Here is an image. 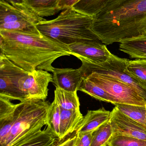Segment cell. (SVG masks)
Masks as SVG:
<instances>
[{
  "label": "cell",
  "mask_w": 146,
  "mask_h": 146,
  "mask_svg": "<svg viewBox=\"0 0 146 146\" xmlns=\"http://www.w3.org/2000/svg\"><path fill=\"white\" fill-rule=\"evenodd\" d=\"M78 91L90 95L100 101L111 103L115 105L117 103L105 90L85 78H83Z\"/></svg>",
  "instance_id": "obj_19"
},
{
  "label": "cell",
  "mask_w": 146,
  "mask_h": 146,
  "mask_svg": "<svg viewBox=\"0 0 146 146\" xmlns=\"http://www.w3.org/2000/svg\"><path fill=\"white\" fill-rule=\"evenodd\" d=\"M24 69L0 54V97L21 102L26 100L20 90L18 80Z\"/></svg>",
  "instance_id": "obj_8"
},
{
  "label": "cell",
  "mask_w": 146,
  "mask_h": 146,
  "mask_svg": "<svg viewBox=\"0 0 146 146\" xmlns=\"http://www.w3.org/2000/svg\"><path fill=\"white\" fill-rule=\"evenodd\" d=\"M11 101L0 97V146H4L14 123L16 104Z\"/></svg>",
  "instance_id": "obj_14"
},
{
  "label": "cell",
  "mask_w": 146,
  "mask_h": 146,
  "mask_svg": "<svg viewBox=\"0 0 146 146\" xmlns=\"http://www.w3.org/2000/svg\"><path fill=\"white\" fill-rule=\"evenodd\" d=\"M61 109V136L58 141L65 139L76 132L84 116L80 110H67Z\"/></svg>",
  "instance_id": "obj_16"
},
{
  "label": "cell",
  "mask_w": 146,
  "mask_h": 146,
  "mask_svg": "<svg viewBox=\"0 0 146 146\" xmlns=\"http://www.w3.org/2000/svg\"><path fill=\"white\" fill-rule=\"evenodd\" d=\"M146 36V28L145 30V33H144V36Z\"/></svg>",
  "instance_id": "obj_31"
},
{
  "label": "cell",
  "mask_w": 146,
  "mask_h": 146,
  "mask_svg": "<svg viewBox=\"0 0 146 146\" xmlns=\"http://www.w3.org/2000/svg\"><path fill=\"white\" fill-rule=\"evenodd\" d=\"M92 30L105 44L144 36L146 0H109L93 16Z\"/></svg>",
  "instance_id": "obj_2"
},
{
  "label": "cell",
  "mask_w": 146,
  "mask_h": 146,
  "mask_svg": "<svg viewBox=\"0 0 146 146\" xmlns=\"http://www.w3.org/2000/svg\"><path fill=\"white\" fill-rule=\"evenodd\" d=\"M87 78L105 90L115 100L117 104L146 106L145 100L128 85L110 76L92 72L87 75Z\"/></svg>",
  "instance_id": "obj_7"
},
{
  "label": "cell",
  "mask_w": 146,
  "mask_h": 146,
  "mask_svg": "<svg viewBox=\"0 0 146 146\" xmlns=\"http://www.w3.org/2000/svg\"><path fill=\"white\" fill-rule=\"evenodd\" d=\"M109 0H80L72 7L78 12L93 17L99 13Z\"/></svg>",
  "instance_id": "obj_22"
},
{
  "label": "cell",
  "mask_w": 146,
  "mask_h": 146,
  "mask_svg": "<svg viewBox=\"0 0 146 146\" xmlns=\"http://www.w3.org/2000/svg\"><path fill=\"white\" fill-rule=\"evenodd\" d=\"M77 139V135L75 133L61 141H58L55 146H76Z\"/></svg>",
  "instance_id": "obj_28"
},
{
  "label": "cell",
  "mask_w": 146,
  "mask_h": 146,
  "mask_svg": "<svg viewBox=\"0 0 146 146\" xmlns=\"http://www.w3.org/2000/svg\"><path fill=\"white\" fill-rule=\"evenodd\" d=\"M61 0H22V5L41 17H48L61 11Z\"/></svg>",
  "instance_id": "obj_15"
},
{
  "label": "cell",
  "mask_w": 146,
  "mask_h": 146,
  "mask_svg": "<svg viewBox=\"0 0 146 146\" xmlns=\"http://www.w3.org/2000/svg\"><path fill=\"white\" fill-rule=\"evenodd\" d=\"M57 139H58L47 127L15 146H52Z\"/></svg>",
  "instance_id": "obj_20"
},
{
  "label": "cell",
  "mask_w": 146,
  "mask_h": 146,
  "mask_svg": "<svg viewBox=\"0 0 146 146\" xmlns=\"http://www.w3.org/2000/svg\"><path fill=\"white\" fill-rule=\"evenodd\" d=\"M113 135V129L110 120L93 132L90 146H108Z\"/></svg>",
  "instance_id": "obj_23"
},
{
  "label": "cell",
  "mask_w": 146,
  "mask_h": 146,
  "mask_svg": "<svg viewBox=\"0 0 146 146\" xmlns=\"http://www.w3.org/2000/svg\"><path fill=\"white\" fill-rule=\"evenodd\" d=\"M110 122L113 135H126L146 141V128L122 113L115 106Z\"/></svg>",
  "instance_id": "obj_10"
},
{
  "label": "cell",
  "mask_w": 146,
  "mask_h": 146,
  "mask_svg": "<svg viewBox=\"0 0 146 146\" xmlns=\"http://www.w3.org/2000/svg\"><path fill=\"white\" fill-rule=\"evenodd\" d=\"M119 50L127 54L132 58L146 59V36L121 42Z\"/></svg>",
  "instance_id": "obj_17"
},
{
  "label": "cell",
  "mask_w": 146,
  "mask_h": 146,
  "mask_svg": "<svg viewBox=\"0 0 146 146\" xmlns=\"http://www.w3.org/2000/svg\"><path fill=\"white\" fill-rule=\"evenodd\" d=\"M77 92H70L56 87L54 101L63 110H80V104Z\"/></svg>",
  "instance_id": "obj_18"
},
{
  "label": "cell",
  "mask_w": 146,
  "mask_h": 146,
  "mask_svg": "<svg viewBox=\"0 0 146 146\" xmlns=\"http://www.w3.org/2000/svg\"><path fill=\"white\" fill-rule=\"evenodd\" d=\"M7 2L14 5H22V0H4Z\"/></svg>",
  "instance_id": "obj_30"
},
{
  "label": "cell",
  "mask_w": 146,
  "mask_h": 146,
  "mask_svg": "<svg viewBox=\"0 0 146 146\" xmlns=\"http://www.w3.org/2000/svg\"><path fill=\"white\" fill-rule=\"evenodd\" d=\"M53 83L55 87L70 92L79 90L84 78L81 68H54L53 72Z\"/></svg>",
  "instance_id": "obj_12"
},
{
  "label": "cell",
  "mask_w": 146,
  "mask_h": 146,
  "mask_svg": "<svg viewBox=\"0 0 146 146\" xmlns=\"http://www.w3.org/2000/svg\"><path fill=\"white\" fill-rule=\"evenodd\" d=\"M108 146H146V141L126 135H113Z\"/></svg>",
  "instance_id": "obj_26"
},
{
  "label": "cell",
  "mask_w": 146,
  "mask_h": 146,
  "mask_svg": "<svg viewBox=\"0 0 146 146\" xmlns=\"http://www.w3.org/2000/svg\"><path fill=\"white\" fill-rule=\"evenodd\" d=\"M115 106L122 113L146 128V106L117 104Z\"/></svg>",
  "instance_id": "obj_21"
},
{
  "label": "cell",
  "mask_w": 146,
  "mask_h": 146,
  "mask_svg": "<svg viewBox=\"0 0 146 146\" xmlns=\"http://www.w3.org/2000/svg\"><path fill=\"white\" fill-rule=\"evenodd\" d=\"M72 55L82 57L94 63L106 61L112 54L101 41L75 43L68 45Z\"/></svg>",
  "instance_id": "obj_11"
},
{
  "label": "cell",
  "mask_w": 146,
  "mask_h": 146,
  "mask_svg": "<svg viewBox=\"0 0 146 146\" xmlns=\"http://www.w3.org/2000/svg\"><path fill=\"white\" fill-rule=\"evenodd\" d=\"M80 0H61V7L62 10L72 7Z\"/></svg>",
  "instance_id": "obj_29"
},
{
  "label": "cell",
  "mask_w": 146,
  "mask_h": 146,
  "mask_svg": "<svg viewBox=\"0 0 146 146\" xmlns=\"http://www.w3.org/2000/svg\"><path fill=\"white\" fill-rule=\"evenodd\" d=\"M51 104L48 101L30 99L16 104L14 123L4 146H15L41 131L47 124Z\"/></svg>",
  "instance_id": "obj_4"
},
{
  "label": "cell",
  "mask_w": 146,
  "mask_h": 146,
  "mask_svg": "<svg viewBox=\"0 0 146 146\" xmlns=\"http://www.w3.org/2000/svg\"><path fill=\"white\" fill-rule=\"evenodd\" d=\"M93 17L67 9L57 18L37 24L40 33L58 42L68 45L77 42L100 41L92 30Z\"/></svg>",
  "instance_id": "obj_3"
},
{
  "label": "cell",
  "mask_w": 146,
  "mask_h": 146,
  "mask_svg": "<svg viewBox=\"0 0 146 146\" xmlns=\"http://www.w3.org/2000/svg\"><path fill=\"white\" fill-rule=\"evenodd\" d=\"M61 109L55 101L51 104L47 115V127L59 140L61 136Z\"/></svg>",
  "instance_id": "obj_24"
},
{
  "label": "cell",
  "mask_w": 146,
  "mask_h": 146,
  "mask_svg": "<svg viewBox=\"0 0 146 146\" xmlns=\"http://www.w3.org/2000/svg\"><path fill=\"white\" fill-rule=\"evenodd\" d=\"M82 62L81 68L84 77L90 73L95 72L110 76L134 89L146 102V85L125 71L128 60L112 54L106 61L97 63L78 56Z\"/></svg>",
  "instance_id": "obj_5"
},
{
  "label": "cell",
  "mask_w": 146,
  "mask_h": 146,
  "mask_svg": "<svg viewBox=\"0 0 146 146\" xmlns=\"http://www.w3.org/2000/svg\"><path fill=\"white\" fill-rule=\"evenodd\" d=\"M125 71L146 85V59L128 60Z\"/></svg>",
  "instance_id": "obj_25"
},
{
  "label": "cell",
  "mask_w": 146,
  "mask_h": 146,
  "mask_svg": "<svg viewBox=\"0 0 146 146\" xmlns=\"http://www.w3.org/2000/svg\"><path fill=\"white\" fill-rule=\"evenodd\" d=\"M93 132L76 134L77 135L76 146H90Z\"/></svg>",
  "instance_id": "obj_27"
},
{
  "label": "cell",
  "mask_w": 146,
  "mask_h": 146,
  "mask_svg": "<svg viewBox=\"0 0 146 146\" xmlns=\"http://www.w3.org/2000/svg\"><path fill=\"white\" fill-rule=\"evenodd\" d=\"M111 116V111L106 110L103 107L96 110L88 111L79 125L75 134L93 132L110 121Z\"/></svg>",
  "instance_id": "obj_13"
},
{
  "label": "cell",
  "mask_w": 146,
  "mask_h": 146,
  "mask_svg": "<svg viewBox=\"0 0 146 146\" xmlns=\"http://www.w3.org/2000/svg\"><path fill=\"white\" fill-rule=\"evenodd\" d=\"M51 82H53V75L43 70H36L32 73L24 70L18 80L19 88L26 100H45L48 95V86Z\"/></svg>",
  "instance_id": "obj_9"
},
{
  "label": "cell",
  "mask_w": 146,
  "mask_h": 146,
  "mask_svg": "<svg viewBox=\"0 0 146 146\" xmlns=\"http://www.w3.org/2000/svg\"><path fill=\"white\" fill-rule=\"evenodd\" d=\"M45 20L23 5H12L4 0H1L0 31L42 35L37 25Z\"/></svg>",
  "instance_id": "obj_6"
},
{
  "label": "cell",
  "mask_w": 146,
  "mask_h": 146,
  "mask_svg": "<svg viewBox=\"0 0 146 146\" xmlns=\"http://www.w3.org/2000/svg\"><path fill=\"white\" fill-rule=\"evenodd\" d=\"M55 144H56V143H55V145H54L52 146H55Z\"/></svg>",
  "instance_id": "obj_32"
},
{
  "label": "cell",
  "mask_w": 146,
  "mask_h": 146,
  "mask_svg": "<svg viewBox=\"0 0 146 146\" xmlns=\"http://www.w3.org/2000/svg\"><path fill=\"white\" fill-rule=\"evenodd\" d=\"M1 53L18 66L30 73L37 70L53 72L57 58L70 56L68 46L43 35L0 31Z\"/></svg>",
  "instance_id": "obj_1"
}]
</instances>
